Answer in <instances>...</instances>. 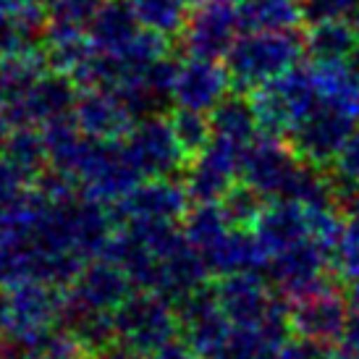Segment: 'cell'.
<instances>
[{
    "instance_id": "cell-1",
    "label": "cell",
    "mask_w": 359,
    "mask_h": 359,
    "mask_svg": "<svg viewBox=\"0 0 359 359\" xmlns=\"http://www.w3.org/2000/svg\"><path fill=\"white\" fill-rule=\"evenodd\" d=\"M304 53V27L286 32H244L233 42L223 66L236 92H255L299 66Z\"/></svg>"
},
{
    "instance_id": "cell-2",
    "label": "cell",
    "mask_w": 359,
    "mask_h": 359,
    "mask_svg": "<svg viewBox=\"0 0 359 359\" xmlns=\"http://www.w3.org/2000/svg\"><path fill=\"white\" fill-rule=\"evenodd\" d=\"M252 102L257 110L259 126L265 131L280 134V131L297 129L320 102L318 84H315L309 63L307 66L299 63L291 71H286L283 76L255 90Z\"/></svg>"
},
{
    "instance_id": "cell-3",
    "label": "cell",
    "mask_w": 359,
    "mask_h": 359,
    "mask_svg": "<svg viewBox=\"0 0 359 359\" xmlns=\"http://www.w3.org/2000/svg\"><path fill=\"white\" fill-rule=\"evenodd\" d=\"M241 24L236 3L231 0H200L191 6L187 27L176 40L181 55L187 58L223 60L239 40Z\"/></svg>"
},
{
    "instance_id": "cell-4",
    "label": "cell",
    "mask_w": 359,
    "mask_h": 359,
    "mask_svg": "<svg viewBox=\"0 0 359 359\" xmlns=\"http://www.w3.org/2000/svg\"><path fill=\"white\" fill-rule=\"evenodd\" d=\"M79 97V87L74 84L69 74L48 71L34 81L21 102L11 110V126H24V123H50L55 118L71 116L74 105Z\"/></svg>"
},
{
    "instance_id": "cell-5",
    "label": "cell",
    "mask_w": 359,
    "mask_h": 359,
    "mask_svg": "<svg viewBox=\"0 0 359 359\" xmlns=\"http://www.w3.org/2000/svg\"><path fill=\"white\" fill-rule=\"evenodd\" d=\"M231 90L229 71L220 60L184 58L176 71L173 102L187 110H212Z\"/></svg>"
},
{
    "instance_id": "cell-6",
    "label": "cell",
    "mask_w": 359,
    "mask_h": 359,
    "mask_svg": "<svg viewBox=\"0 0 359 359\" xmlns=\"http://www.w3.org/2000/svg\"><path fill=\"white\" fill-rule=\"evenodd\" d=\"M357 118L359 116H354L351 110L320 100L315 110L297 126V142L302 150L312 152L315 158H330L346 144Z\"/></svg>"
},
{
    "instance_id": "cell-7",
    "label": "cell",
    "mask_w": 359,
    "mask_h": 359,
    "mask_svg": "<svg viewBox=\"0 0 359 359\" xmlns=\"http://www.w3.org/2000/svg\"><path fill=\"white\" fill-rule=\"evenodd\" d=\"M129 108L116 90H79L74 105V121L92 137H118L131 123Z\"/></svg>"
},
{
    "instance_id": "cell-8",
    "label": "cell",
    "mask_w": 359,
    "mask_h": 359,
    "mask_svg": "<svg viewBox=\"0 0 359 359\" xmlns=\"http://www.w3.org/2000/svg\"><path fill=\"white\" fill-rule=\"evenodd\" d=\"M142 29L144 27L131 8V0H105L87 24V34L95 50L110 53V55H121L137 40Z\"/></svg>"
},
{
    "instance_id": "cell-9",
    "label": "cell",
    "mask_w": 359,
    "mask_h": 359,
    "mask_svg": "<svg viewBox=\"0 0 359 359\" xmlns=\"http://www.w3.org/2000/svg\"><path fill=\"white\" fill-rule=\"evenodd\" d=\"M241 34L244 32H286L304 27L302 0H239Z\"/></svg>"
},
{
    "instance_id": "cell-10",
    "label": "cell",
    "mask_w": 359,
    "mask_h": 359,
    "mask_svg": "<svg viewBox=\"0 0 359 359\" xmlns=\"http://www.w3.org/2000/svg\"><path fill=\"white\" fill-rule=\"evenodd\" d=\"M359 48L351 19H333L304 27V53L309 60H349Z\"/></svg>"
},
{
    "instance_id": "cell-11",
    "label": "cell",
    "mask_w": 359,
    "mask_h": 359,
    "mask_svg": "<svg viewBox=\"0 0 359 359\" xmlns=\"http://www.w3.org/2000/svg\"><path fill=\"white\" fill-rule=\"evenodd\" d=\"M212 129L218 131L220 140L231 142V144H239V142H247L255 134V126H257V110H255V102L247 97V92H231L223 100L212 108Z\"/></svg>"
},
{
    "instance_id": "cell-12",
    "label": "cell",
    "mask_w": 359,
    "mask_h": 359,
    "mask_svg": "<svg viewBox=\"0 0 359 359\" xmlns=\"http://www.w3.org/2000/svg\"><path fill=\"white\" fill-rule=\"evenodd\" d=\"M131 8L144 29L176 42L187 27L191 6L189 0H131Z\"/></svg>"
},
{
    "instance_id": "cell-13",
    "label": "cell",
    "mask_w": 359,
    "mask_h": 359,
    "mask_svg": "<svg viewBox=\"0 0 359 359\" xmlns=\"http://www.w3.org/2000/svg\"><path fill=\"white\" fill-rule=\"evenodd\" d=\"M131 152L147 165H165V163H170V158L176 155L173 126L160 121L158 116L144 118L137 129L131 131Z\"/></svg>"
},
{
    "instance_id": "cell-14",
    "label": "cell",
    "mask_w": 359,
    "mask_h": 359,
    "mask_svg": "<svg viewBox=\"0 0 359 359\" xmlns=\"http://www.w3.org/2000/svg\"><path fill=\"white\" fill-rule=\"evenodd\" d=\"M170 126H173L176 142H179L184 150H200L202 144L208 142V134H210V126H212V123H208V118L202 116L200 110L179 108L176 113H173Z\"/></svg>"
},
{
    "instance_id": "cell-15",
    "label": "cell",
    "mask_w": 359,
    "mask_h": 359,
    "mask_svg": "<svg viewBox=\"0 0 359 359\" xmlns=\"http://www.w3.org/2000/svg\"><path fill=\"white\" fill-rule=\"evenodd\" d=\"M105 0H48V13H50V24L60 27H79L87 29L95 11L100 8Z\"/></svg>"
},
{
    "instance_id": "cell-16",
    "label": "cell",
    "mask_w": 359,
    "mask_h": 359,
    "mask_svg": "<svg viewBox=\"0 0 359 359\" xmlns=\"http://www.w3.org/2000/svg\"><path fill=\"white\" fill-rule=\"evenodd\" d=\"M359 0H302V13H304V27L320 24V21L333 19H351L357 11Z\"/></svg>"
},
{
    "instance_id": "cell-17",
    "label": "cell",
    "mask_w": 359,
    "mask_h": 359,
    "mask_svg": "<svg viewBox=\"0 0 359 359\" xmlns=\"http://www.w3.org/2000/svg\"><path fill=\"white\" fill-rule=\"evenodd\" d=\"M19 50V40H16V32L11 24V13L0 6V58H6L8 53Z\"/></svg>"
},
{
    "instance_id": "cell-18",
    "label": "cell",
    "mask_w": 359,
    "mask_h": 359,
    "mask_svg": "<svg viewBox=\"0 0 359 359\" xmlns=\"http://www.w3.org/2000/svg\"><path fill=\"white\" fill-rule=\"evenodd\" d=\"M0 6L8 13H16V11L34 8V6H48V0H0Z\"/></svg>"
},
{
    "instance_id": "cell-19",
    "label": "cell",
    "mask_w": 359,
    "mask_h": 359,
    "mask_svg": "<svg viewBox=\"0 0 359 359\" xmlns=\"http://www.w3.org/2000/svg\"><path fill=\"white\" fill-rule=\"evenodd\" d=\"M349 66H351V71L357 74V79H359V48H357V53H354V55L349 58Z\"/></svg>"
},
{
    "instance_id": "cell-20",
    "label": "cell",
    "mask_w": 359,
    "mask_h": 359,
    "mask_svg": "<svg viewBox=\"0 0 359 359\" xmlns=\"http://www.w3.org/2000/svg\"><path fill=\"white\" fill-rule=\"evenodd\" d=\"M351 24H354V29L359 32V6H357V11L351 13Z\"/></svg>"
},
{
    "instance_id": "cell-21",
    "label": "cell",
    "mask_w": 359,
    "mask_h": 359,
    "mask_svg": "<svg viewBox=\"0 0 359 359\" xmlns=\"http://www.w3.org/2000/svg\"><path fill=\"white\" fill-rule=\"evenodd\" d=\"M231 3H239V0H231Z\"/></svg>"
}]
</instances>
